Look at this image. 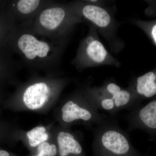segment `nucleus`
<instances>
[{
  "label": "nucleus",
  "instance_id": "f257e3e1",
  "mask_svg": "<svg viewBox=\"0 0 156 156\" xmlns=\"http://www.w3.org/2000/svg\"><path fill=\"white\" fill-rule=\"evenodd\" d=\"M41 36L33 33L25 23H21L9 43V49L19 55L31 76L42 73L47 76L61 77L66 37L41 38Z\"/></svg>",
  "mask_w": 156,
  "mask_h": 156
},
{
  "label": "nucleus",
  "instance_id": "f03ea898",
  "mask_svg": "<svg viewBox=\"0 0 156 156\" xmlns=\"http://www.w3.org/2000/svg\"><path fill=\"white\" fill-rule=\"evenodd\" d=\"M69 82L68 79L61 76H31L19 84L14 93L5 99L3 109L47 113L55 106Z\"/></svg>",
  "mask_w": 156,
  "mask_h": 156
},
{
  "label": "nucleus",
  "instance_id": "7ed1b4c3",
  "mask_svg": "<svg viewBox=\"0 0 156 156\" xmlns=\"http://www.w3.org/2000/svg\"><path fill=\"white\" fill-rule=\"evenodd\" d=\"M54 117L57 125L63 128H71L80 125L92 130L109 118L98 112L84 90L74 92L62 101L54 109Z\"/></svg>",
  "mask_w": 156,
  "mask_h": 156
},
{
  "label": "nucleus",
  "instance_id": "20e7f679",
  "mask_svg": "<svg viewBox=\"0 0 156 156\" xmlns=\"http://www.w3.org/2000/svg\"><path fill=\"white\" fill-rule=\"evenodd\" d=\"M92 131L93 156H148L133 146L128 133L113 118H109Z\"/></svg>",
  "mask_w": 156,
  "mask_h": 156
},
{
  "label": "nucleus",
  "instance_id": "39448f33",
  "mask_svg": "<svg viewBox=\"0 0 156 156\" xmlns=\"http://www.w3.org/2000/svg\"><path fill=\"white\" fill-rule=\"evenodd\" d=\"M73 12L70 8L53 1L33 20L23 23L35 34L50 39L62 38L66 37L71 27L77 20Z\"/></svg>",
  "mask_w": 156,
  "mask_h": 156
},
{
  "label": "nucleus",
  "instance_id": "423d86ee",
  "mask_svg": "<svg viewBox=\"0 0 156 156\" xmlns=\"http://www.w3.org/2000/svg\"><path fill=\"white\" fill-rule=\"evenodd\" d=\"M128 122L127 131L139 129L147 133L156 142V95L144 105H139L126 116Z\"/></svg>",
  "mask_w": 156,
  "mask_h": 156
},
{
  "label": "nucleus",
  "instance_id": "0eeeda50",
  "mask_svg": "<svg viewBox=\"0 0 156 156\" xmlns=\"http://www.w3.org/2000/svg\"><path fill=\"white\" fill-rule=\"evenodd\" d=\"M52 133L57 146L58 156H87L82 145L80 132L54 125Z\"/></svg>",
  "mask_w": 156,
  "mask_h": 156
},
{
  "label": "nucleus",
  "instance_id": "6e6552de",
  "mask_svg": "<svg viewBox=\"0 0 156 156\" xmlns=\"http://www.w3.org/2000/svg\"><path fill=\"white\" fill-rule=\"evenodd\" d=\"M53 1L17 0L9 2L7 6L16 21L20 23L33 20L42 9Z\"/></svg>",
  "mask_w": 156,
  "mask_h": 156
},
{
  "label": "nucleus",
  "instance_id": "1a4fd4ad",
  "mask_svg": "<svg viewBox=\"0 0 156 156\" xmlns=\"http://www.w3.org/2000/svg\"><path fill=\"white\" fill-rule=\"evenodd\" d=\"M53 126L52 123L46 126L39 125L27 131L22 130L20 141H22L30 154H33L39 146L52 139Z\"/></svg>",
  "mask_w": 156,
  "mask_h": 156
},
{
  "label": "nucleus",
  "instance_id": "9d476101",
  "mask_svg": "<svg viewBox=\"0 0 156 156\" xmlns=\"http://www.w3.org/2000/svg\"><path fill=\"white\" fill-rule=\"evenodd\" d=\"M10 52L9 50L0 52V85L3 86L8 83H17L15 76L17 71L24 67L22 62L11 58Z\"/></svg>",
  "mask_w": 156,
  "mask_h": 156
},
{
  "label": "nucleus",
  "instance_id": "9b49d317",
  "mask_svg": "<svg viewBox=\"0 0 156 156\" xmlns=\"http://www.w3.org/2000/svg\"><path fill=\"white\" fill-rule=\"evenodd\" d=\"M18 25L8 7L0 11V52L9 49V45Z\"/></svg>",
  "mask_w": 156,
  "mask_h": 156
},
{
  "label": "nucleus",
  "instance_id": "f8f14e48",
  "mask_svg": "<svg viewBox=\"0 0 156 156\" xmlns=\"http://www.w3.org/2000/svg\"><path fill=\"white\" fill-rule=\"evenodd\" d=\"M133 93L140 102L156 95V69L138 77L134 83Z\"/></svg>",
  "mask_w": 156,
  "mask_h": 156
},
{
  "label": "nucleus",
  "instance_id": "ddd939ff",
  "mask_svg": "<svg viewBox=\"0 0 156 156\" xmlns=\"http://www.w3.org/2000/svg\"><path fill=\"white\" fill-rule=\"evenodd\" d=\"M83 90L87 98L98 110L107 112L112 118L119 112L114 101L101 89L88 88Z\"/></svg>",
  "mask_w": 156,
  "mask_h": 156
},
{
  "label": "nucleus",
  "instance_id": "4468645a",
  "mask_svg": "<svg viewBox=\"0 0 156 156\" xmlns=\"http://www.w3.org/2000/svg\"><path fill=\"white\" fill-rule=\"evenodd\" d=\"M81 12L86 19L99 27H106L111 22V17L108 12L98 6L85 5L82 7Z\"/></svg>",
  "mask_w": 156,
  "mask_h": 156
},
{
  "label": "nucleus",
  "instance_id": "2eb2a0df",
  "mask_svg": "<svg viewBox=\"0 0 156 156\" xmlns=\"http://www.w3.org/2000/svg\"><path fill=\"white\" fill-rule=\"evenodd\" d=\"M22 130L13 123L0 120V144L6 143L14 144L20 141Z\"/></svg>",
  "mask_w": 156,
  "mask_h": 156
},
{
  "label": "nucleus",
  "instance_id": "dca6fc26",
  "mask_svg": "<svg viewBox=\"0 0 156 156\" xmlns=\"http://www.w3.org/2000/svg\"><path fill=\"white\" fill-rule=\"evenodd\" d=\"M107 54L104 46L99 41L94 40L92 43L86 44L85 54L92 61L100 63L104 61Z\"/></svg>",
  "mask_w": 156,
  "mask_h": 156
},
{
  "label": "nucleus",
  "instance_id": "f3484780",
  "mask_svg": "<svg viewBox=\"0 0 156 156\" xmlns=\"http://www.w3.org/2000/svg\"><path fill=\"white\" fill-rule=\"evenodd\" d=\"M28 156H58V149L53 138L37 147L34 153Z\"/></svg>",
  "mask_w": 156,
  "mask_h": 156
},
{
  "label": "nucleus",
  "instance_id": "a211bd4d",
  "mask_svg": "<svg viewBox=\"0 0 156 156\" xmlns=\"http://www.w3.org/2000/svg\"><path fill=\"white\" fill-rule=\"evenodd\" d=\"M142 26L156 45V21L144 23Z\"/></svg>",
  "mask_w": 156,
  "mask_h": 156
},
{
  "label": "nucleus",
  "instance_id": "6ab92c4d",
  "mask_svg": "<svg viewBox=\"0 0 156 156\" xmlns=\"http://www.w3.org/2000/svg\"><path fill=\"white\" fill-rule=\"evenodd\" d=\"M3 87L4 86L0 85V115L2 114V111L3 109V103L5 99L4 98Z\"/></svg>",
  "mask_w": 156,
  "mask_h": 156
},
{
  "label": "nucleus",
  "instance_id": "aec40b11",
  "mask_svg": "<svg viewBox=\"0 0 156 156\" xmlns=\"http://www.w3.org/2000/svg\"><path fill=\"white\" fill-rule=\"evenodd\" d=\"M0 156H18L11 152L0 147Z\"/></svg>",
  "mask_w": 156,
  "mask_h": 156
},
{
  "label": "nucleus",
  "instance_id": "412c9836",
  "mask_svg": "<svg viewBox=\"0 0 156 156\" xmlns=\"http://www.w3.org/2000/svg\"><path fill=\"white\" fill-rule=\"evenodd\" d=\"M94 40V39L93 37L91 36L88 37L86 40V44H89L90 43H92Z\"/></svg>",
  "mask_w": 156,
  "mask_h": 156
}]
</instances>
